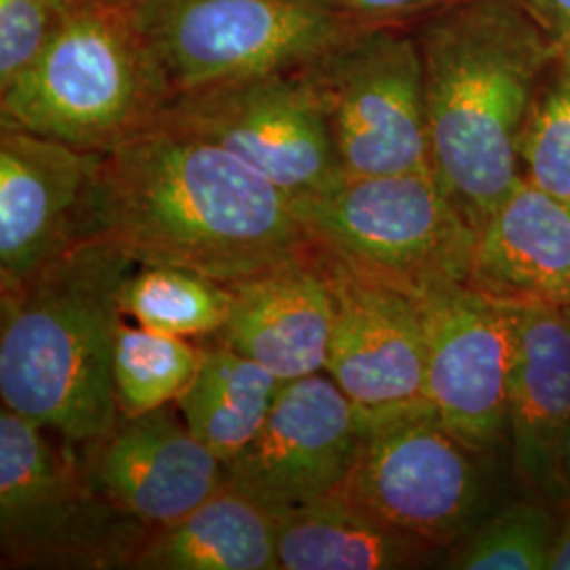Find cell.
Returning a JSON list of instances; mask_svg holds the SVG:
<instances>
[{
	"instance_id": "obj_1",
	"label": "cell",
	"mask_w": 570,
	"mask_h": 570,
	"mask_svg": "<svg viewBox=\"0 0 570 570\" xmlns=\"http://www.w3.org/2000/svg\"><path fill=\"white\" fill-rule=\"evenodd\" d=\"M138 265H176L220 284L261 275L313 249L292 199L223 146L161 125L104 153L85 239Z\"/></svg>"
},
{
	"instance_id": "obj_2",
	"label": "cell",
	"mask_w": 570,
	"mask_h": 570,
	"mask_svg": "<svg viewBox=\"0 0 570 570\" xmlns=\"http://www.w3.org/2000/svg\"><path fill=\"white\" fill-rule=\"evenodd\" d=\"M410 26L433 174L480 230L522 178V127L558 49L520 0H456Z\"/></svg>"
},
{
	"instance_id": "obj_3",
	"label": "cell",
	"mask_w": 570,
	"mask_h": 570,
	"mask_svg": "<svg viewBox=\"0 0 570 570\" xmlns=\"http://www.w3.org/2000/svg\"><path fill=\"white\" fill-rule=\"evenodd\" d=\"M136 265L117 245L94 237L0 289L2 406L72 444L117 423L119 296Z\"/></svg>"
},
{
	"instance_id": "obj_4",
	"label": "cell",
	"mask_w": 570,
	"mask_h": 570,
	"mask_svg": "<svg viewBox=\"0 0 570 570\" xmlns=\"http://www.w3.org/2000/svg\"><path fill=\"white\" fill-rule=\"evenodd\" d=\"M171 91L127 11L75 4L37 61L0 89V127L108 153L150 129Z\"/></svg>"
},
{
	"instance_id": "obj_5",
	"label": "cell",
	"mask_w": 570,
	"mask_h": 570,
	"mask_svg": "<svg viewBox=\"0 0 570 570\" xmlns=\"http://www.w3.org/2000/svg\"><path fill=\"white\" fill-rule=\"evenodd\" d=\"M153 530L102 501L77 444L2 406V569H127Z\"/></svg>"
},
{
	"instance_id": "obj_6",
	"label": "cell",
	"mask_w": 570,
	"mask_h": 570,
	"mask_svg": "<svg viewBox=\"0 0 570 570\" xmlns=\"http://www.w3.org/2000/svg\"><path fill=\"white\" fill-rule=\"evenodd\" d=\"M292 207L315 242L393 284L468 285L478 230L433 171L343 176Z\"/></svg>"
},
{
	"instance_id": "obj_7",
	"label": "cell",
	"mask_w": 570,
	"mask_h": 570,
	"mask_svg": "<svg viewBox=\"0 0 570 570\" xmlns=\"http://www.w3.org/2000/svg\"><path fill=\"white\" fill-rule=\"evenodd\" d=\"M125 11L171 98L305 68L366 26L315 0H138Z\"/></svg>"
},
{
	"instance_id": "obj_8",
	"label": "cell",
	"mask_w": 570,
	"mask_h": 570,
	"mask_svg": "<svg viewBox=\"0 0 570 570\" xmlns=\"http://www.w3.org/2000/svg\"><path fill=\"white\" fill-rule=\"evenodd\" d=\"M305 70L345 176L433 171L425 70L410 23L362 26Z\"/></svg>"
},
{
	"instance_id": "obj_9",
	"label": "cell",
	"mask_w": 570,
	"mask_h": 570,
	"mask_svg": "<svg viewBox=\"0 0 570 570\" xmlns=\"http://www.w3.org/2000/svg\"><path fill=\"white\" fill-rule=\"evenodd\" d=\"M482 459L431 406L414 407L362 423L357 456L336 492L391 529L450 550L490 513Z\"/></svg>"
},
{
	"instance_id": "obj_10",
	"label": "cell",
	"mask_w": 570,
	"mask_h": 570,
	"mask_svg": "<svg viewBox=\"0 0 570 570\" xmlns=\"http://www.w3.org/2000/svg\"><path fill=\"white\" fill-rule=\"evenodd\" d=\"M155 125L223 146L292 202L345 176L324 104L305 68L176 94Z\"/></svg>"
},
{
	"instance_id": "obj_11",
	"label": "cell",
	"mask_w": 570,
	"mask_h": 570,
	"mask_svg": "<svg viewBox=\"0 0 570 570\" xmlns=\"http://www.w3.org/2000/svg\"><path fill=\"white\" fill-rule=\"evenodd\" d=\"M414 294L425 326L429 406L465 446L490 456L510 442L520 306L463 284Z\"/></svg>"
},
{
	"instance_id": "obj_12",
	"label": "cell",
	"mask_w": 570,
	"mask_h": 570,
	"mask_svg": "<svg viewBox=\"0 0 570 570\" xmlns=\"http://www.w3.org/2000/svg\"><path fill=\"white\" fill-rule=\"evenodd\" d=\"M317 245L334 298L326 374L355 404L362 423L429 406L416 294Z\"/></svg>"
},
{
	"instance_id": "obj_13",
	"label": "cell",
	"mask_w": 570,
	"mask_h": 570,
	"mask_svg": "<svg viewBox=\"0 0 570 570\" xmlns=\"http://www.w3.org/2000/svg\"><path fill=\"white\" fill-rule=\"evenodd\" d=\"M360 442V412L330 374L284 381L265 425L226 463V482L277 518L341 489Z\"/></svg>"
},
{
	"instance_id": "obj_14",
	"label": "cell",
	"mask_w": 570,
	"mask_h": 570,
	"mask_svg": "<svg viewBox=\"0 0 570 570\" xmlns=\"http://www.w3.org/2000/svg\"><path fill=\"white\" fill-rule=\"evenodd\" d=\"M77 450L91 490L150 530L180 520L226 484L225 463L190 433L176 404L121 412L104 435Z\"/></svg>"
},
{
	"instance_id": "obj_15",
	"label": "cell",
	"mask_w": 570,
	"mask_h": 570,
	"mask_svg": "<svg viewBox=\"0 0 570 570\" xmlns=\"http://www.w3.org/2000/svg\"><path fill=\"white\" fill-rule=\"evenodd\" d=\"M102 155L0 127V289L85 239Z\"/></svg>"
},
{
	"instance_id": "obj_16",
	"label": "cell",
	"mask_w": 570,
	"mask_h": 570,
	"mask_svg": "<svg viewBox=\"0 0 570 570\" xmlns=\"http://www.w3.org/2000/svg\"><path fill=\"white\" fill-rule=\"evenodd\" d=\"M223 330L209 338L258 362L282 381L326 372L334 298L320 245L305 256L230 285Z\"/></svg>"
},
{
	"instance_id": "obj_17",
	"label": "cell",
	"mask_w": 570,
	"mask_h": 570,
	"mask_svg": "<svg viewBox=\"0 0 570 570\" xmlns=\"http://www.w3.org/2000/svg\"><path fill=\"white\" fill-rule=\"evenodd\" d=\"M469 287L510 305L570 306V202L513 186L478 230Z\"/></svg>"
},
{
	"instance_id": "obj_18",
	"label": "cell",
	"mask_w": 570,
	"mask_h": 570,
	"mask_svg": "<svg viewBox=\"0 0 570 570\" xmlns=\"http://www.w3.org/2000/svg\"><path fill=\"white\" fill-rule=\"evenodd\" d=\"M569 425L570 306L522 305L511 379V463L518 480L543 501Z\"/></svg>"
},
{
	"instance_id": "obj_19",
	"label": "cell",
	"mask_w": 570,
	"mask_h": 570,
	"mask_svg": "<svg viewBox=\"0 0 570 570\" xmlns=\"http://www.w3.org/2000/svg\"><path fill=\"white\" fill-rule=\"evenodd\" d=\"M275 550L279 570L419 569L440 553L338 492L277 515Z\"/></svg>"
},
{
	"instance_id": "obj_20",
	"label": "cell",
	"mask_w": 570,
	"mask_h": 570,
	"mask_svg": "<svg viewBox=\"0 0 570 570\" xmlns=\"http://www.w3.org/2000/svg\"><path fill=\"white\" fill-rule=\"evenodd\" d=\"M129 570H279L275 518L226 482L180 520L153 530Z\"/></svg>"
},
{
	"instance_id": "obj_21",
	"label": "cell",
	"mask_w": 570,
	"mask_h": 570,
	"mask_svg": "<svg viewBox=\"0 0 570 570\" xmlns=\"http://www.w3.org/2000/svg\"><path fill=\"white\" fill-rule=\"evenodd\" d=\"M282 385L258 362L207 341L199 370L176 406L190 433L226 465L265 425Z\"/></svg>"
},
{
	"instance_id": "obj_22",
	"label": "cell",
	"mask_w": 570,
	"mask_h": 570,
	"mask_svg": "<svg viewBox=\"0 0 570 570\" xmlns=\"http://www.w3.org/2000/svg\"><path fill=\"white\" fill-rule=\"evenodd\" d=\"M121 313L136 326L180 336L214 338L228 320L233 292L197 271L176 265H136L121 287Z\"/></svg>"
},
{
	"instance_id": "obj_23",
	"label": "cell",
	"mask_w": 570,
	"mask_h": 570,
	"mask_svg": "<svg viewBox=\"0 0 570 570\" xmlns=\"http://www.w3.org/2000/svg\"><path fill=\"white\" fill-rule=\"evenodd\" d=\"M204 345L122 322L115 345V391L122 414L176 404L195 379Z\"/></svg>"
},
{
	"instance_id": "obj_24",
	"label": "cell",
	"mask_w": 570,
	"mask_h": 570,
	"mask_svg": "<svg viewBox=\"0 0 570 570\" xmlns=\"http://www.w3.org/2000/svg\"><path fill=\"white\" fill-rule=\"evenodd\" d=\"M548 503V501H546ZM543 501H515L489 513L450 548L446 569L550 570L560 524Z\"/></svg>"
},
{
	"instance_id": "obj_25",
	"label": "cell",
	"mask_w": 570,
	"mask_h": 570,
	"mask_svg": "<svg viewBox=\"0 0 570 570\" xmlns=\"http://www.w3.org/2000/svg\"><path fill=\"white\" fill-rule=\"evenodd\" d=\"M522 176L570 202V70L556 63L539 87L520 136Z\"/></svg>"
},
{
	"instance_id": "obj_26",
	"label": "cell",
	"mask_w": 570,
	"mask_h": 570,
	"mask_svg": "<svg viewBox=\"0 0 570 570\" xmlns=\"http://www.w3.org/2000/svg\"><path fill=\"white\" fill-rule=\"evenodd\" d=\"M72 7L68 0H0V89L37 61Z\"/></svg>"
},
{
	"instance_id": "obj_27",
	"label": "cell",
	"mask_w": 570,
	"mask_h": 570,
	"mask_svg": "<svg viewBox=\"0 0 570 570\" xmlns=\"http://www.w3.org/2000/svg\"><path fill=\"white\" fill-rule=\"evenodd\" d=\"M357 23H414L456 0H315Z\"/></svg>"
},
{
	"instance_id": "obj_28",
	"label": "cell",
	"mask_w": 570,
	"mask_h": 570,
	"mask_svg": "<svg viewBox=\"0 0 570 570\" xmlns=\"http://www.w3.org/2000/svg\"><path fill=\"white\" fill-rule=\"evenodd\" d=\"M548 32L562 66L570 68V0H520Z\"/></svg>"
},
{
	"instance_id": "obj_29",
	"label": "cell",
	"mask_w": 570,
	"mask_h": 570,
	"mask_svg": "<svg viewBox=\"0 0 570 570\" xmlns=\"http://www.w3.org/2000/svg\"><path fill=\"white\" fill-rule=\"evenodd\" d=\"M548 503H553L560 510H570V425L564 431L556 452Z\"/></svg>"
},
{
	"instance_id": "obj_30",
	"label": "cell",
	"mask_w": 570,
	"mask_h": 570,
	"mask_svg": "<svg viewBox=\"0 0 570 570\" xmlns=\"http://www.w3.org/2000/svg\"><path fill=\"white\" fill-rule=\"evenodd\" d=\"M567 520L560 524L551 551L550 570H570V510Z\"/></svg>"
},
{
	"instance_id": "obj_31",
	"label": "cell",
	"mask_w": 570,
	"mask_h": 570,
	"mask_svg": "<svg viewBox=\"0 0 570 570\" xmlns=\"http://www.w3.org/2000/svg\"><path fill=\"white\" fill-rule=\"evenodd\" d=\"M98 2L108 4V7H119V9H127V7H131V4H134V2H138V0H98Z\"/></svg>"
},
{
	"instance_id": "obj_32",
	"label": "cell",
	"mask_w": 570,
	"mask_h": 570,
	"mask_svg": "<svg viewBox=\"0 0 570 570\" xmlns=\"http://www.w3.org/2000/svg\"><path fill=\"white\" fill-rule=\"evenodd\" d=\"M68 2H72V4H81V2H87V0H68Z\"/></svg>"
},
{
	"instance_id": "obj_33",
	"label": "cell",
	"mask_w": 570,
	"mask_h": 570,
	"mask_svg": "<svg viewBox=\"0 0 570 570\" xmlns=\"http://www.w3.org/2000/svg\"><path fill=\"white\" fill-rule=\"evenodd\" d=\"M560 66H562V63H560ZM564 68H567V66H564ZM569 70H570V68H569Z\"/></svg>"
}]
</instances>
